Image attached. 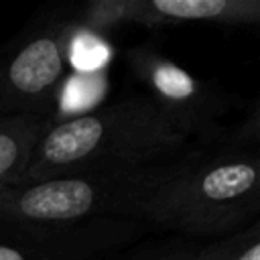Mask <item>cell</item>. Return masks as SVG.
Returning <instances> with one entry per match:
<instances>
[{
	"mask_svg": "<svg viewBox=\"0 0 260 260\" xmlns=\"http://www.w3.org/2000/svg\"><path fill=\"white\" fill-rule=\"evenodd\" d=\"M260 211L258 106L248 120L207 142L189 146L162 165L136 221L181 238L234 234Z\"/></svg>",
	"mask_w": 260,
	"mask_h": 260,
	"instance_id": "cell-1",
	"label": "cell"
},
{
	"mask_svg": "<svg viewBox=\"0 0 260 260\" xmlns=\"http://www.w3.org/2000/svg\"><path fill=\"white\" fill-rule=\"evenodd\" d=\"M146 228L132 219L43 225L0 219V260H108Z\"/></svg>",
	"mask_w": 260,
	"mask_h": 260,
	"instance_id": "cell-6",
	"label": "cell"
},
{
	"mask_svg": "<svg viewBox=\"0 0 260 260\" xmlns=\"http://www.w3.org/2000/svg\"><path fill=\"white\" fill-rule=\"evenodd\" d=\"M193 260H260V221L197 246Z\"/></svg>",
	"mask_w": 260,
	"mask_h": 260,
	"instance_id": "cell-9",
	"label": "cell"
},
{
	"mask_svg": "<svg viewBox=\"0 0 260 260\" xmlns=\"http://www.w3.org/2000/svg\"><path fill=\"white\" fill-rule=\"evenodd\" d=\"M160 167L91 171L0 185V219L43 225H71L95 219L136 221V213L154 187Z\"/></svg>",
	"mask_w": 260,
	"mask_h": 260,
	"instance_id": "cell-3",
	"label": "cell"
},
{
	"mask_svg": "<svg viewBox=\"0 0 260 260\" xmlns=\"http://www.w3.org/2000/svg\"><path fill=\"white\" fill-rule=\"evenodd\" d=\"M77 26L51 16L0 47V114L49 118L69 71V47Z\"/></svg>",
	"mask_w": 260,
	"mask_h": 260,
	"instance_id": "cell-5",
	"label": "cell"
},
{
	"mask_svg": "<svg viewBox=\"0 0 260 260\" xmlns=\"http://www.w3.org/2000/svg\"><path fill=\"white\" fill-rule=\"evenodd\" d=\"M77 28L108 32L122 24L150 28L187 22L248 26L260 22L258 0H91L69 14Z\"/></svg>",
	"mask_w": 260,
	"mask_h": 260,
	"instance_id": "cell-7",
	"label": "cell"
},
{
	"mask_svg": "<svg viewBox=\"0 0 260 260\" xmlns=\"http://www.w3.org/2000/svg\"><path fill=\"white\" fill-rule=\"evenodd\" d=\"M126 65L140 85L138 91L189 142H207L219 136L225 130L223 120L242 106L238 93L187 71L150 41L130 47Z\"/></svg>",
	"mask_w": 260,
	"mask_h": 260,
	"instance_id": "cell-4",
	"label": "cell"
},
{
	"mask_svg": "<svg viewBox=\"0 0 260 260\" xmlns=\"http://www.w3.org/2000/svg\"><path fill=\"white\" fill-rule=\"evenodd\" d=\"M49 118L0 114V185L22 181L32 148Z\"/></svg>",
	"mask_w": 260,
	"mask_h": 260,
	"instance_id": "cell-8",
	"label": "cell"
},
{
	"mask_svg": "<svg viewBox=\"0 0 260 260\" xmlns=\"http://www.w3.org/2000/svg\"><path fill=\"white\" fill-rule=\"evenodd\" d=\"M189 140L177 134L138 89L87 112L47 122L20 183L91 171L148 169L177 158Z\"/></svg>",
	"mask_w": 260,
	"mask_h": 260,
	"instance_id": "cell-2",
	"label": "cell"
},
{
	"mask_svg": "<svg viewBox=\"0 0 260 260\" xmlns=\"http://www.w3.org/2000/svg\"><path fill=\"white\" fill-rule=\"evenodd\" d=\"M197 244L191 238L171 236L156 242H146L136 248H126L108 260H193Z\"/></svg>",
	"mask_w": 260,
	"mask_h": 260,
	"instance_id": "cell-10",
	"label": "cell"
}]
</instances>
